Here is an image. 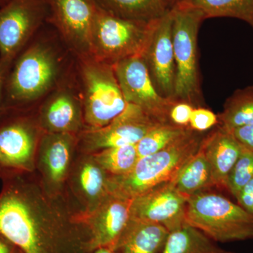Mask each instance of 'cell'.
Listing matches in <instances>:
<instances>
[{
    "mask_svg": "<svg viewBox=\"0 0 253 253\" xmlns=\"http://www.w3.org/2000/svg\"><path fill=\"white\" fill-rule=\"evenodd\" d=\"M0 253H23L17 246L0 235Z\"/></svg>",
    "mask_w": 253,
    "mask_h": 253,
    "instance_id": "33",
    "label": "cell"
},
{
    "mask_svg": "<svg viewBox=\"0 0 253 253\" xmlns=\"http://www.w3.org/2000/svg\"><path fill=\"white\" fill-rule=\"evenodd\" d=\"M79 59L84 119L92 129L103 127L124 111L126 100L113 66L91 57Z\"/></svg>",
    "mask_w": 253,
    "mask_h": 253,
    "instance_id": "6",
    "label": "cell"
},
{
    "mask_svg": "<svg viewBox=\"0 0 253 253\" xmlns=\"http://www.w3.org/2000/svg\"><path fill=\"white\" fill-rule=\"evenodd\" d=\"M80 103L76 95L67 89L54 91L43 109V122L53 132L74 130L79 125Z\"/></svg>",
    "mask_w": 253,
    "mask_h": 253,
    "instance_id": "18",
    "label": "cell"
},
{
    "mask_svg": "<svg viewBox=\"0 0 253 253\" xmlns=\"http://www.w3.org/2000/svg\"><path fill=\"white\" fill-rule=\"evenodd\" d=\"M174 4L199 10L206 18H234L253 29V0H180Z\"/></svg>",
    "mask_w": 253,
    "mask_h": 253,
    "instance_id": "21",
    "label": "cell"
},
{
    "mask_svg": "<svg viewBox=\"0 0 253 253\" xmlns=\"http://www.w3.org/2000/svg\"><path fill=\"white\" fill-rule=\"evenodd\" d=\"M161 123H160L139 106L126 104L124 111L112 122L89 131L86 134V141L92 147L101 150L134 145Z\"/></svg>",
    "mask_w": 253,
    "mask_h": 253,
    "instance_id": "13",
    "label": "cell"
},
{
    "mask_svg": "<svg viewBox=\"0 0 253 253\" xmlns=\"http://www.w3.org/2000/svg\"><path fill=\"white\" fill-rule=\"evenodd\" d=\"M217 116L219 124L229 131L253 124V85L236 89Z\"/></svg>",
    "mask_w": 253,
    "mask_h": 253,
    "instance_id": "23",
    "label": "cell"
},
{
    "mask_svg": "<svg viewBox=\"0 0 253 253\" xmlns=\"http://www.w3.org/2000/svg\"><path fill=\"white\" fill-rule=\"evenodd\" d=\"M80 181L82 188L88 196H97L104 191L106 181L101 168L86 164L82 169Z\"/></svg>",
    "mask_w": 253,
    "mask_h": 253,
    "instance_id": "28",
    "label": "cell"
},
{
    "mask_svg": "<svg viewBox=\"0 0 253 253\" xmlns=\"http://www.w3.org/2000/svg\"><path fill=\"white\" fill-rule=\"evenodd\" d=\"M71 136L68 133H58L47 138L46 163L50 176L55 181L63 179L71 156Z\"/></svg>",
    "mask_w": 253,
    "mask_h": 253,
    "instance_id": "25",
    "label": "cell"
},
{
    "mask_svg": "<svg viewBox=\"0 0 253 253\" xmlns=\"http://www.w3.org/2000/svg\"><path fill=\"white\" fill-rule=\"evenodd\" d=\"M170 182L187 199L215 188L212 168L202 150L190 158Z\"/></svg>",
    "mask_w": 253,
    "mask_h": 253,
    "instance_id": "19",
    "label": "cell"
},
{
    "mask_svg": "<svg viewBox=\"0 0 253 253\" xmlns=\"http://www.w3.org/2000/svg\"><path fill=\"white\" fill-rule=\"evenodd\" d=\"M113 66L126 104L139 106L160 123H169L168 113L175 99L158 92L144 58H129Z\"/></svg>",
    "mask_w": 253,
    "mask_h": 253,
    "instance_id": "10",
    "label": "cell"
},
{
    "mask_svg": "<svg viewBox=\"0 0 253 253\" xmlns=\"http://www.w3.org/2000/svg\"><path fill=\"white\" fill-rule=\"evenodd\" d=\"M131 200L111 194L98 216L94 229L96 248L116 251L118 242L130 221Z\"/></svg>",
    "mask_w": 253,
    "mask_h": 253,
    "instance_id": "16",
    "label": "cell"
},
{
    "mask_svg": "<svg viewBox=\"0 0 253 253\" xmlns=\"http://www.w3.org/2000/svg\"><path fill=\"white\" fill-rule=\"evenodd\" d=\"M5 75L0 72V118L4 113L3 109V100H4V82Z\"/></svg>",
    "mask_w": 253,
    "mask_h": 253,
    "instance_id": "34",
    "label": "cell"
},
{
    "mask_svg": "<svg viewBox=\"0 0 253 253\" xmlns=\"http://www.w3.org/2000/svg\"><path fill=\"white\" fill-rule=\"evenodd\" d=\"M110 14L131 21L152 22L170 9L168 0H94Z\"/></svg>",
    "mask_w": 253,
    "mask_h": 253,
    "instance_id": "20",
    "label": "cell"
},
{
    "mask_svg": "<svg viewBox=\"0 0 253 253\" xmlns=\"http://www.w3.org/2000/svg\"><path fill=\"white\" fill-rule=\"evenodd\" d=\"M47 14L44 0H11L0 6V72L6 74Z\"/></svg>",
    "mask_w": 253,
    "mask_h": 253,
    "instance_id": "7",
    "label": "cell"
},
{
    "mask_svg": "<svg viewBox=\"0 0 253 253\" xmlns=\"http://www.w3.org/2000/svg\"><path fill=\"white\" fill-rule=\"evenodd\" d=\"M231 132L240 144L253 152V124L236 128Z\"/></svg>",
    "mask_w": 253,
    "mask_h": 253,
    "instance_id": "32",
    "label": "cell"
},
{
    "mask_svg": "<svg viewBox=\"0 0 253 253\" xmlns=\"http://www.w3.org/2000/svg\"><path fill=\"white\" fill-rule=\"evenodd\" d=\"M180 1V0H174V1H173L172 6H173V5L175 4V3L177 2V1Z\"/></svg>",
    "mask_w": 253,
    "mask_h": 253,
    "instance_id": "38",
    "label": "cell"
},
{
    "mask_svg": "<svg viewBox=\"0 0 253 253\" xmlns=\"http://www.w3.org/2000/svg\"><path fill=\"white\" fill-rule=\"evenodd\" d=\"M194 107L186 101L175 100L168 113L169 122L181 126H189L190 118Z\"/></svg>",
    "mask_w": 253,
    "mask_h": 253,
    "instance_id": "30",
    "label": "cell"
},
{
    "mask_svg": "<svg viewBox=\"0 0 253 253\" xmlns=\"http://www.w3.org/2000/svg\"><path fill=\"white\" fill-rule=\"evenodd\" d=\"M172 23L170 8L158 20L143 58L158 92L163 97L174 99L176 66L173 49Z\"/></svg>",
    "mask_w": 253,
    "mask_h": 253,
    "instance_id": "12",
    "label": "cell"
},
{
    "mask_svg": "<svg viewBox=\"0 0 253 253\" xmlns=\"http://www.w3.org/2000/svg\"><path fill=\"white\" fill-rule=\"evenodd\" d=\"M95 253H118L114 250L109 249V248H99Z\"/></svg>",
    "mask_w": 253,
    "mask_h": 253,
    "instance_id": "35",
    "label": "cell"
},
{
    "mask_svg": "<svg viewBox=\"0 0 253 253\" xmlns=\"http://www.w3.org/2000/svg\"><path fill=\"white\" fill-rule=\"evenodd\" d=\"M27 189L19 179H8L0 196V235L23 253H41Z\"/></svg>",
    "mask_w": 253,
    "mask_h": 253,
    "instance_id": "8",
    "label": "cell"
},
{
    "mask_svg": "<svg viewBox=\"0 0 253 253\" xmlns=\"http://www.w3.org/2000/svg\"><path fill=\"white\" fill-rule=\"evenodd\" d=\"M232 253V252H228V251H224L222 253Z\"/></svg>",
    "mask_w": 253,
    "mask_h": 253,
    "instance_id": "39",
    "label": "cell"
},
{
    "mask_svg": "<svg viewBox=\"0 0 253 253\" xmlns=\"http://www.w3.org/2000/svg\"><path fill=\"white\" fill-rule=\"evenodd\" d=\"M205 134L191 129L165 149L139 158L127 174L113 176L108 181L110 192L131 200L156 186L170 182L198 152Z\"/></svg>",
    "mask_w": 253,
    "mask_h": 253,
    "instance_id": "2",
    "label": "cell"
},
{
    "mask_svg": "<svg viewBox=\"0 0 253 253\" xmlns=\"http://www.w3.org/2000/svg\"><path fill=\"white\" fill-rule=\"evenodd\" d=\"M202 231L186 224L169 233L161 253H221L223 250Z\"/></svg>",
    "mask_w": 253,
    "mask_h": 253,
    "instance_id": "22",
    "label": "cell"
},
{
    "mask_svg": "<svg viewBox=\"0 0 253 253\" xmlns=\"http://www.w3.org/2000/svg\"><path fill=\"white\" fill-rule=\"evenodd\" d=\"M200 149L211 164L215 188L227 191L228 179L241 154L242 145L231 131L218 123L205 134Z\"/></svg>",
    "mask_w": 253,
    "mask_h": 253,
    "instance_id": "15",
    "label": "cell"
},
{
    "mask_svg": "<svg viewBox=\"0 0 253 253\" xmlns=\"http://www.w3.org/2000/svg\"><path fill=\"white\" fill-rule=\"evenodd\" d=\"M46 21L54 25L78 58L90 57L91 33L96 14L94 0H44Z\"/></svg>",
    "mask_w": 253,
    "mask_h": 253,
    "instance_id": "9",
    "label": "cell"
},
{
    "mask_svg": "<svg viewBox=\"0 0 253 253\" xmlns=\"http://www.w3.org/2000/svg\"><path fill=\"white\" fill-rule=\"evenodd\" d=\"M236 199L237 204L253 217V178L239 191Z\"/></svg>",
    "mask_w": 253,
    "mask_h": 253,
    "instance_id": "31",
    "label": "cell"
},
{
    "mask_svg": "<svg viewBox=\"0 0 253 253\" xmlns=\"http://www.w3.org/2000/svg\"><path fill=\"white\" fill-rule=\"evenodd\" d=\"M253 178V152L243 146L242 151L227 181V191L236 198L239 191Z\"/></svg>",
    "mask_w": 253,
    "mask_h": 253,
    "instance_id": "27",
    "label": "cell"
},
{
    "mask_svg": "<svg viewBox=\"0 0 253 253\" xmlns=\"http://www.w3.org/2000/svg\"><path fill=\"white\" fill-rule=\"evenodd\" d=\"M190 129V126H177L171 123H161L155 126L136 144L138 157H145L165 149Z\"/></svg>",
    "mask_w": 253,
    "mask_h": 253,
    "instance_id": "24",
    "label": "cell"
},
{
    "mask_svg": "<svg viewBox=\"0 0 253 253\" xmlns=\"http://www.w3.org/2000/svg\"><path fill=\"white\" fill-rule=\"evenodd\" d=\"M168 1H169V4H170L171 7H172L173 1H174V0H168Z\"/></svg>",
    "mask_w": 253,
    "mask_h": 253,
    "instance_id": "37",
    "label": "cell"
},
{
    "mask_svg": "<svg viewBox=\"0 0 253 253\" xmlns=\"http://www.w3.org/2000/svg\"><path fill=\"white\" fill-rule=\"evenodd\" d=\"M186 223L220 243L253 240V217L238 204L211 191L188 199Z\"/></svg>",
    "mask_w": 253,
    "mask_h": 253,
    "instance_id": "4",
    "label": "cell"
},
{
    "mask_svg": "<svg viewBox=\"0 0 253 253\" xmlns=\"http://www.w3.org/2000/svg\"><path fill=\"white\" fill-rule=\"evenodd\" d=\"M157 21L124 19L110 14L96 4L90 57L111 66L129 58L143 57Z\"/></svg>",
    "mask_w": 253,
    "mask_h": 253,
    "instance_id": "3",
    "label": "cell"
},
{
    "mask_svg": "<svg viewBox=\"0 0 253 253\" xmlns=\"http://www.w3.org/2000/svg\"><path fill=\"white\" fill-rule=\"evenodd\" d=\"M169 231L154 223L130 219L116 251L122 253H161Z\"/></svg>",
    "mask_w": 253,
    "mask_h": 253,
    "instance_id": "17",
    "label": "cell"
},
{
    "mask_svg": "<svg viewBox=\"0 0 253 253\" xmlns=\"http://www.w3.org/2000/svg\"><path fill=\"white\" fill-rule=\"evenodd\" d=\"M11 0H0V6H4L6 3L9 2Z\"/></svg>",
    "mask_w": 253,
    "mask_h": 253,
    "instance_id": "36",
    "label": "cell"
},
{
    "mask_svg": "<svg viewBox=\"0 0 253 253\" xmlns=\"http://www.w3.org/2000/svg\"><path fill=\"white\" fill-rule=\"evenodd\" d=\"M172 43L176 66L174 99L194 108L204 107L198 61V35L204 13L188 6L174 4Z\"/></svg>",
    "mask_w": 253,
    "mask_h": 253,
    "instance_id": "5",
    "label": "cell"
},
{
    "mask_svg": "<svg viewBox=\"0 0 253 253\" xmlns=\"http://www.w3.org/2000/svg\"><path fill=\"white\" fill-rule=\"evenodd\" d=\"M61 69V57L54 46L42 41L28 43L5 75L4 111H21L48 94Z\"/></svg>",
    "mask_w": 253,
    "mask_h": 253,
    "instance_id": "1",
    "label": "cell"
},
{
    "mask_svg": "<svg viewBox=\"0 0 253 253\" xmlns=\"http://www.w3.org/2000/svg\"><path fill=\"white\" fill-rule=\"evenodd\" d=\"M219 123L218 116L205 107L194 108L190 118L189 126L192 130L205 133Z\"/></svg>",
    "mask_w": 253,
    "mask_h": 253,
    "instance_id": "29",
    "label": "cell"
},
{
    "mask_svg": "<svg viewBox=\"0 0 253 253\" xmlns=\"http://www.w3.org/2000/svg\"><path fill=\"white\" fill-rule=\"evenodd\" d=\"M96 157L101 167L111 173L113 176L127 174L139 159L136 144L103 149Z\"/></svg>",
    "mask_w": 253,
    "mask_h": 253,
    "instance_id": "26",
    "label": "cell"
},
{
    "mask_svg": "<svg viewBox=\"0 0 253 253\" xmlns=\"http://www.w3.org/2000/svg\"><path fill=\"white\" fill-rule=\"evenodd\" d=\"M187 201L172 183H165L131 200V219L159 224L170 233L187 224Z\"/></svg>",
    "mask_w": 253,
    "mask_h": 253,
    "instance_id": "11",
    "label": "cell"
},
{
    "mask_svg": "<svg viewBox=\"0 0 253 253\" xmlns=\"http://www.w3.org/2000/svg\"><path fill=\"white\" fill-rule=\"evenodd\" d=\"M36 146V132L23 116L10 117L0 123V170L28 169Z\"/></svg>",
    "mask_w": 253,
    "mask_h": 253,
    "instance_id": "14",
    "label": "cell"
}]
</instances>
